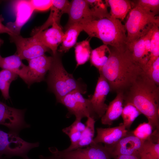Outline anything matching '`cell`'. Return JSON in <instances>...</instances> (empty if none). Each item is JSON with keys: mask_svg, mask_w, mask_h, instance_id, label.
<instances>
[{"mask_svg": "<svg viewBox=\"0 0 159 159\" xmlns=\"http://www.w3.org/2000/svg\"><path fill=\"white\" fill-rule=\"evenodd\" d=\"M124 103L134 105L144 115L154 130H159V86L143 71L123 92Z\"/></svg>", "mask_w": 159, "mask_h": 159, "instance_id": "cell-1", "label": "cell"}, {"mask_svg": "<svg viewBox=\"0 0 159 159\" xmlns=\"http://www.w3.org/2000/svg\"><path fill=\"white\" fill-rule=\"evenodd\" d=\"M107 62L99 71L108 82L110 91L123 92L143 71L127 50L120 52L113 48Z\"/></svg>", "mask_w": 159, "mask_h": 159, "instance_id": "cell-2", "label": "cell"}, {"mask_svg": "<svg viewBox=\"0 0 159 159\" xmlns=\"http://www.w3.org/2000/svg\"><path fill=\"white\" fill-rule=\"evenodd\" d=\"M91 37L101 40L104 44L109 45L118 51L128 50L126 30L125 25L119 19L104 17L92 20L80 24Z\"/></svg>", "mask_w": 159, "mask_h": 159, "instance_id": "cell-3", "label": "cell"}, {"mask_svg": "<svg viewBox=\"0 0 159 159\" xmlns=\"http://www.w3.org/2000/svg\"><path fill=\"white\" fill-rule=\"evenodd\" d=\"M53 60L47 79L49 90L56 96L57 102L69 92L75 90L82 94L86 92V86L73 75L67 72L62 64L60 56L57 53L53 55Z\"/></svg>", "mask_w": 159, "mask_h": 159, "instance_id": "cell-4", "label": "cell"}, {"mask_svg": "<svg viewBox=\"0 0 159 159\" xmlns=\"http://www.w3.org/2000/svg\"><path fill=\"white\" fill-rule=\"evenodd\" d=\"M157 24H159L158 16L140 7L133 6L125 25L128 50L131 52L135 42Z\"/></svg>", "mask_w": 159, "mask_h": 159, "instance_id": "cell-5", "label": "cell"}, {"mask_svg": "<svg viewBox=\"0 0 159 159\" xmlns=\"http://www.w3.org/2000/svg\"><path fill=\"white\" fill-rule=\"evenodd\" d=\"M39 142H27L19 136L18 134L8 133L0 130V155L7 158L14 156L20 157L24 159H31L28 156L32 149L39 146Z\"/></svg>", "mask_w": 159, "mask_h": 159, "instance_id": "cell-6", "label": "cell"}, {"mask_svg": "<svg viewBox=\"0 0 159 159\" xmlns=\"http://www.w3.org/2000/svg\"><path fill=\"white\" fill-rule=\"evenodd\" d=\"M51 153L63 159H111L113 158L109 149L101 143H92L85 148H77L73 150H59L55 147L49 148Z\"/></svg>", "mask_w": 159, "mask_h": 159, "instance_id": "cell-7", "label": "cell"}, {"mask_svg": "<svg viewBox=\"0 0 159 159\" xmlns=\"http://www.w3.org/2000/svg\"><path fill=\"white\" fill-rule=\"evenodd\" d=\"M82 94L78 90L73 91L62 97L59 103L67 109V117L72 115L75 116L76 119L80 120L90 117L97 119L98 117L93 111L89 98H85Z\"/></svg>", "mask_w": 159, "mask_h": 159, "instance_id": "cell-8", "label": "cell"}, {"mask_svg": "<svg viewBox=\"0 0 159 159\" xmlns=\"http://www.w3.org/2000/svg\"><path fill=\"white\" fill-rule=\"evenodd\" d=\"M10 37V41L16 46V53L22 60L28 61L44 54L50 50L34 35L30 37L24 38L20 35L13 34Z\"/></svg>", "mask_w": 159, "mask_h": 159, "instance_id": "cell-9", "label": "cell"}, {"mask_svg": "<svg viewBox=\"0 0 159 159\" xmlns=\"http://www.w3.org/2000/svg\"><path fill=\"white\" fill-rule=\"evenodd\" d=\"M24 110L9 107L0 101V125L8 127L11 132L19 134L21 130L30 127L25 121Z\"/></svg>", "mask_w": 159, "mask_h": 159, "instance_id": "cell-10", "label": "cell"}, {"mask_svg": "<svg viewBox=\"0 0 159 159\" xmlns=\"http://www.w3.org/2000/svg\"><path fill=\"white\" fill-rule=\"evenodd\" d=\"M145 140H141L128 130L126 136L115 144L105 145L108 148L114 158L119 155H133L138 158L139 152Z\"/></svg>", "mask_w": 159, "mask_h": 159, "instance_id": "cell-11", "label": "cell"}, {"mask_svg": "<svg viewBox=\"0 0 159 159\" xmlns=\"http://www.w3.org/2000/svg\"><path fill=\"white\" fill-rule=\"evenodd\" d=\"M53 60V56L44 54L28 61L29 71L27 84L28 86L34 82L44 80L45 75L51 67Z\"/></svg>", "mask_w": 159, "mask_h": 159, "instance_id": "cell-12", "label": "cell"}, {"mask_svg": "<svg viewBox=\"0 0 159 159\" xmlns=\"http://www.w3.org/2000/svg\"><path fill=\"white\" fill-rule=\"evenodd\" d=\"M67 14L69 19L65 28L76 23L82 24L97 19L86 0H73L70 2Z\"/></svg>", "mask_w": 159, "mask_h": 159, "instance_id": "cell-13", "label": "cell"}, {"mask_svg": "<svg viewBox=\"0 0 159 159\" xmlns=\"http://www.w3.org/2000/svg\"><path fill=\"white\" fill-rule=\"evenodd\" d=\"M110 91L108 82L100 74L94 94L89 97L93 111L98 118H101L107 109L108 105L105 103V101Z\"/></svg>", "mask_w": 159, "mask_h": 159, "instance_id": "cell-14", "label": "cell"}, {"mask_svg": "<svg viewBox=\"0 0 159 159\" xmlns=\"http://www.w3.org/2000/svg\"><path fill=\"white\" fill-rule=\"evenodd\" d=\"M14 4L15 20L14 22L8 23L6 26L14 34L20 35L21 29L29 19L34 10L29 0H16Z\"/></svg>", "mask_w": 159, "mask_h": 159, "instance_id": "cell-15", "label": "cell"}, {"mask_svg": "<svg viewBox=\"0 0 159 159\" xmlns=\"http://www.w3.org/2000/svg\"><path fill=\"white\" fill-rule=\"evenodd\" d=\"M34 35L45 46L50 49L53 55L57 53L58 47L62 43L64 32L60 24L54 22L52 27Z\"/></svg>", "mask_w": 159, "mask_h": 159, "instance_id": "cell-16", "label": "cell"}, {"mask_svg": "<svg viewBox=\"0 0 159 159\" xmlns=\"http://www.w3.org/2000/svg\"><path fill=\"white\" fill-rule=\"evenodd\" d=\"M97 135L93 140L95 143H101L107 145H113L126 135L128 131L123 124L113 127L96 129Z\"/></svg>", "mask_w": 159, "mask_h": 159, "instance_id": "cell-17", "label": "cell"}, {"mask_svg": "<svg viewBox=\"0 0 159 159\" xmlns=\"http://www.w3.org/2000/svg\"><path fill=\"white\" fill-rule=\"evenodd\" d=\"M52 3L50 8V14L46 21L40 26L35 29L32 34L41 32L52 26L54 22L60 24L62 16L67 13L70 2L67 0H52Z\"/></svg>", "mask_w": 159, "mask_h": 159, "instance_id": "cell-18", "label": "cell"}, {"mask_svg": "<svg viewBox=\"0 0 159 159\" xmlns=\"http://www.w3.org/2000/svg\"><path fill=\"white\" fill-rule=\"evenodd\" d=\"M0 67L15 73L27 84L28 67L23 63L22 60L16 53L6 57H1L0 60Z\"/></svg>", "mask_w": 159, "mask_h": 159, "instance_id": "cell-19", "label": "cell"}, {"mask_svg": "<svg viewBox=\"0 0 159 159\" xmlns=\"http://www.w3.org/2000/svg\"><path fill=\"white\" fill-rule=\"evenodd\" d=\"M124 102L123 92L117 93L116 97L110 102L105 113L101 117L102 124L110 126L114 121L118 119L121 115Z\"/></svg>", "mask_w": 159, "mask_h": 159, "instance_id": "cell-20", "label": "cell"}, {"mask_svg": "<svg viewBox=\"0 0 159 159\" xmlns=\"http://www.w3.org/2000/svg\"><path fill=\"white\" fill-rule=\"evenodd\" d=\"M65 29L61 45L58 50L61 52L68 51L74 46L79 34L83 31L81 25L78 23L72 24Z\"/></svg>", "mask_w": 159, "mask_h": 159, "instance_id": "cell-21", "label": "cell"}, {"mask_svg": "<svg viewBox=\"0 0 159 159\" xmlns=\"http://www.w3.org/2000/svg\"><path fill=\"white\" fill-rule=\"evenodd\" d=\"M110 8L109 13L112 18L123 21L132 7V1L128 0H106Z\"/></svg>", "mask_w": 159, "mask_h": 159, "instance_id": "cell-22", "label": "cell"}, {"mask_svg": "<svg viewBox=\"0 0 159 159\" xmlns=\"http://www.w3.org/2000/svg\"><path fill=\"white\" fill-rule=\"evenodd\" d=\"M85 125L81 120L76 119L71 125L62 130V132L69 137L71 142L70 145L63 150L64 151H72L79 141L82 133L85 130Z\"/></svg>", "mask_w": 159, "mask_h": 159, "instance_id": "cell-23", "label": "cell"}, {"mask_svg": "<svg viewBox=\"0 0 159 159\" xmlns=\"http://www.w3.org/2000/svg\"><path fill=\"white\" fill-rule=\"evenodd\" d=\"M110 54V49L107 45L104 44L92 50L90 57L91 65L100 71L107 62Z\"/></svg>", "mask_w": 159, "mask_h": 159, "instance_id": "cell-24", "label": "cell"}, {"mask_svg": "<svg viewBox=\"0 0 159 159\" xmlns=\"http://www.w3.org/2000/svg\"><path fill=\"white\" fill-rule=\"evenodd\" d=\"M95 119L91 117L87 118L85 122V128L82 133L77 145L72 150L77 148L88 146L92 143L95 134Z\"/></svg>", "mask_w": 159, "mask_h": 159, "instance_id": "cell-25", "label": "cell"}, {"mask_svg": "<svg viewBox=\"0 0 159 159\" xmlns=\"http://www.w3.org/2000/svg\"><path fill=\"white\" fill-rule=\"evenodd\" d=\"M75 45V57L77 67L85 64L89 60L92 50L89 40L87 39L77 43Z\"/></svg>", "mask_w": 159, "mask_h": 159, "instance_id": "cell-26", "label": "cell"}, {"mask_svg": "<svg viewBox=\"0 0 159 159\" xmlns=\"http://www.w3.org/2000/svg\"><path fill=\"white\" fill-rule=\"evenodd\" d=\"M159 24H155L152 27L151 39L150 58L143 69L144 71L149 68L159 57Z\"/></svg>", "mask_w": 159, "mask_h": 159, "instance_id": "cell-27", "label": "cell"}, {"mask_svg": "<svg viewBox=\"0 0 159 159\" xmlns=\"http://www.w3.org/2000/svg\"><path fill=\"white\" fill-rule=\"evenodd\" d=\"M154 130L153 128L148 122L141 123L133 131V134L139 139L145 140H149L153 142L155 138L159 137V132Z\"/></svg>", "mask_w": 159, "mask_h": 159, "instance_id": "cell-28", "label": "cell"}, {"mask_svg": "<svg viewBox=\"0 0 159 159\" xmlns=\"http://www.w3.org/2000/svg\"><path fill=\"white\" fill-rule=\"evenodd\" d=\"M140 159H159V143L144 141L138 155Z\"/></svg>", "mask_w": 159, "mask_h": 159, "instance_id": "cell-29", "label": "cell"}, {"mask_svg": "<svg viewBox=\"0 0 159 159\" xmlns=\"http://www.w3.org/2000/svg\"><path fill=\"white\" fill-rule=\"evenodd\" d=\"M18 77L15 73L8 70L3 69L0 71V90L5 100L10 97L9 91L10 85Z\"/></svg>", "mask_w": 159, "mask_h": 159, "instance_id": "cell-30", "label": "cell"}, {"mask_svg": "<svg viewBox=\"0 0 159 159\" xmlns=\"http://www.w3.org/2000/svg\"><path fill=\"white\" fill-rule=\"evenodd\" d=\"M141 113L137 108L129 103H124L121 114L123 120V124L126 129L129 130L130 127L135 119Z\"/></svg>", "mask_w": 159, "mask_h": 159, "instance_id": "cell-31", "label": "cell"}, {"mask_svg": "<svg viewBox=\"0 0 159 159\" xmlns=\"http://www.w3.org/2000/svg\"><path fill=\"white\" fill-rule=\"evenodd\" d=\"M144 35L135 42L130 52L133 59L143 70L146 64L144 57Z\"/></svg>", "mask_w": 159, "mask_h": 159, "instance_id": "cell-32", "label": "cell"}, {"mask_svg": "<svg viewBox=\"0 0 159 159\" xmlns=\"http://www.w3.org/2000/svg\"><path fill=\"white\" fill-rule=\"evenodd\" d=\"M86 1L90 8L97 19L110 16L107 10V7L109 6L106 0L105 1V2L101 0Z\"/></svg>", "mask_w": 159, "mask_h": 159, "instance_id": "cell-33", "label": "cell"}, {"mask_svg": "<svg viewBox=\"0 0 159 159\" xmlns=\"http://www.w3.org/2000/svg\"><path fill=\"white\" fill-rule=\"evenodd\" d=\"M132 1V7H140L150 12L155 16L159 14V0H138Z\"/></svg>", "mask_w": 159, "mask_h": 159, "instance_id": "cell-34", "label": "cell"}, {"mask_svg": "<svg viewBox=\"0 0 159 159\" xmlns=\"http://www.w3.org/2000/svg\"><path fill=\"white\" fill-rule=\"evenodd\" d=\"M146 76L157 85L159 86V57L148 69L143 71Z\"/></svg>", "mask_w": 159, "mask_h": 159, "instance_id": "cell-35", "label": "cell"}, {"mask_svg": "<svg viewBox=\"0 0 159 159\" xmlns=\"http://www.w3.org/2000/svg\"><path fill=\"white\" fill-rule=\"evenodd\" d=\"M30 2L34 10L41 11H47L50 9L52 3V0H30Z\"/></svg>", "mask_w": 159, "mask_h": 159, "instance_id": "cell-36", "label": "cell"}, {"mask_svg": "<svg viewBox=\"0 0 159 159\" xmlns=\"http://www.w3.org/2000/svg\"><path fill=\"white\" fill-rule=\"evenodd\" d=\"M153 26L144 35V57L146 64L150 58V42L151 37L153 32Z\"/></svg>", "mask_w": 159, "mask_h": 159, "instance_id": "cell-37", "label": "cell"}, {"mask_svg": "<svg viewBox=\"0 0 159 159\" xmlns=\"http://www.w3.org/2000/svg\"><path fill=\"white\" fill-rule=\"evenodd\" d=\"M4 19L1 15H0V34L6 33L9 36L14 34L13 32L6 26L2 24Z\"/></svg>", "mask_w": 159, "mask_h": 159, "instance_id": "cell-38", "label": "cell"}, {"mask_svg": "<svg viewBox=\"0 0 159 159\" xmlns=\"http://www.w3.org/2000/svg\"><path fill=\"white\" fill-rule=\"evenodd\" d=\"M115 159H140L137 157L133 155H119Z\"/></svg>", "mask_w": 159, "mask_h": 159, "instance_id": "cell-39", "label": "cell"}, {"mask_svg": "<svg viewBox=\"0 0 159 159\" xmlns=\"http://www.w3.org/2000/svg\"><path fill=\"white\" fill-rule=\"evenodd\" d=\"M39 159H63L56 155L52 153L51 155L49 156H44L43 155H40L39 156Z\"/></svg>", "mask_w": 159, "mask_h": 159, "instance_id": "cell-40", "label": "cell"}, {"mask_svg": "<svg viewBox=\"0 0 159 159\" xmlns=\"http://www.w3.org/2000/svg\"><path fill=\"white\" fill-rule=\"evenodd\" d=\"M4 43V41L1 39L0 38V48ZM1 56L0 55V60L1 57Z\"/></svg>", "mask_w": 159, "mask_h": 159, "instance_id": "cell-41", "label": "cell"}, {"mask_svg": "<svg viewBox=\"0 0 159 159\" xmlns=\"http://www.w3.org/2000/svg\"><path fill=\"white\" fill-rule=\"evenodd\" d=\"M0 159H2V156L0 155Z\"/></svg>", "mask_w": 159, "mask_h": 159, "instance_id": "cell-42", "label": "cell"}]
</instances>
